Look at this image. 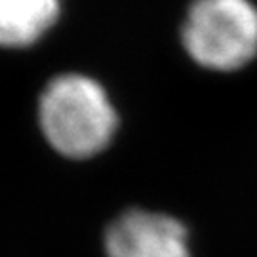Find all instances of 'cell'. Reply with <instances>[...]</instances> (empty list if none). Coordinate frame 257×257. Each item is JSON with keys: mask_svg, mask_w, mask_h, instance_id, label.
Instances as JSON below:
<instances>
[{"mask_svg": "<svg viewBox=\"0 0 257 257\" xmlns=\"http://www.w3.org/2000/svg\"><path fill=\"white\" fill-rule=\"evenodd\" d=\"M38 120L48 143L69 158L101 153L116 132V110L99 82L84 74H63L46 86Z\"/></svg>", "mask_w": 257, "mask_h": 257, "instance_id": "cell-1", "label": "cell"}, {"mask_svg": "<svg viewBox=\"0 0 257 257\" xmlns=\"http://www.w3.org/2000/svg\"><path fill=\"white\" fill-rule=\"evenodd\" d=\"M181 38L206 69H242L257 55V8L249 0H194Z\"/></svg>", "mask_w": 257, "mask_h": 257, "instance_id": "cell-2", "label": "cell"}, {"mask_svg": "<svg viewBox=\"0 0 257 257\" xmlns=\"http://www.w3.org/2000/svg\"><path fill=\"white\" fill-rule=\"evenodd\" d=\"M105 249L109 257H189V236L170 215L134 210L109 227Z\"/></svg>", "mask_w": 257, "mask_h": 257, "instance_id": "cell-3", "label": "cell"}, {"mask_svg": "<svg viewBox=\"0 0 257 257\" xmlns=\"http://www.w3.org/2000/svg\"><path fill=\"white\" fill-rule=\"evenodd\" d=\"M61 0H0V48H25L46 35Z\"/></svg>", "mask_w": 257, "mask_h": 257, "instance_id": "cell-4", "label": "cell"}]
</instances>
